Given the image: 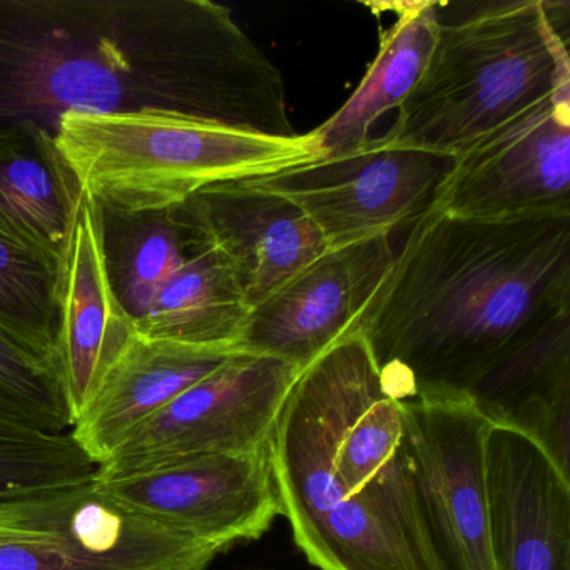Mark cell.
<instances>
[{"mask_svg":"<svg viewBox=\"0 0 570 570\" xmlns=\"http://www.w3.org/2000/svg\"><path fill=\"white\" fill-rule=\"evenodd\" d=\"M235 352L238 348L183 345L136 332L72 425V439L101 465L132 432Z\"/></svg>","mask_w":570,"mask_h":570,"instance_id":"2e32d148","label":"cell"},{"mask_svg":"<svg viewBox=\"0 0 570 570\" xmlns=\"http://www.w3.org/2000/svg\"><path fill=\"white\" fill-rule=\"evenodd\" d=\"M392 236L328 249L249 312L238 350L298 372L356 335L360 316L395 259Z\"/></svg>","mask_w":570,"mask_h":570,"instance_id":"8fae6325","label":"cell"},{"mask_svg":"<svg viewBox=\"0 0 570 570\" xmlns=\"http://www.w3.org/2000/svg\"><path fill=\"white\" fill-rule=\"evenodd\" d=\"M56 145L79 188L118 212H165L199 189L318 159L312 135L266 138L176 112H66Z\"/></svg>","mask_w":570,"mask_h":570,"instance_id":"5b68a950","label":"cell"},{"mask_svg":"<svg viewBox=\"0 0 570 570\" xmlns=\"http://www.w3.org/2000/svg\"><path fill=\"white\" fill-rule=\"evenodd\" d=\"M135 335L106 275L98 205L82 193L59 288L58 355L75 422Z\"/></svg>","mask_w":570,"mask_h":570,"instance_id":"9a60e30c","label":"cell"},{"mask_svg":"<svg viewBox=\"0 0 570 570\" xmlns=\"http://www.w3.org/2000/svg\"><path fill=\"white\" fill-rule=\"evenodd\" d=\"M61 272V262L0 229V326L56 363Z\"/></svg>","mask_w":570,"mask_h":570,"instance_id":"7402d4cb","label":"cell"},{"mask_svg":"<svg viewBox=\"0 0 570 570\" xmlns=\"http://www.w3.org/2000/svg\"><path fill=\"white\" fill-rule=\"evenodd\" d=\"M282 515L320 570H439L413 490L400 403L362 336L296 375L268 445Z\"/></svg>","mask_w":570,"mask_h":570,"instance_id":"3957f363","label":"cell"},{"mask_svg":"<svg viewBox=\"0 0 570 570\" xmlns=\"http://www.w3.org/2000/svg\"><path fill=\"white\" fill-rule=\"evenodd\" d=\"M435 45L385 141L455 156L570 88L569 2L436 4Z\"/></svg>","mask_w":570,"mask_h":570,"instance_id":"277c9868","label":"cell"},{"mask_svg":"<svg viewBox=\"0 0 570 570\" xmlns=\"http://www.w3.org/2000/svg\"><path fill=\"white\" fill-rule=\"evenodd\" d=\"M173 215L222 256L249 312L328 252L298 206L246 181L199 189Z\"/></svg>","mask_w":570,"mask_h":570,"instance_id":"7c38bea8","label":"cell"},{"mask_svg":"<svg viewBox=\"0 0 570 570\" xmlns=\"http://www.w3.org/2000/svg\"><path fill=\"white\" fill-rule=\"evenodd\" d=\"M176 112L293 139L279 69L209 0H0V131Z\"/></svg>","mask_w":570,"mask_h":570,"instance_id":"6da1fadb","label":"cell"},{"mask_svg":"<svg viewBox=\"0 0 570 570\" xmlns=\"http://www.w3.org/2000/svg\"><path fill=\"white\" fill-rule=\"evenodd\" d=\"M248 316L228 265L215 249L199 245L163 286L136 332L183 345L238 348Z\"/></svg>","mask_w":570,"mask_h":570,"instance_id":"ffe728a7","label":"cell"},{"mask_svg":"<svg viewBox=\"0 0 570 570\" xmlns=\"http://www.w3.org/2000/svg\"><path fill=\"white\" fill-rule=\"evenodd\" d=\"M88 487L61 495L0 505V543L46 539L61 532Z\"/></svg>","mask_w":570,"mask_h":570,"instance_id":"d4e9b609","label":"cell"},{"mask_svg":"<svg viewBox=\"0 0 570 570\" xmlns=\"http://www.w3.org/2000/svg\"><path fill=\"white\" fill-rule=\"evenodd\" d=\"M98 208L109 286L136 326L163 286L202 243L175 218L173 208L165 212H118L99 205Z\"/></svg>","mask_w":570,"mask_h":570,"instance_id":"44dd1931","label":"cell"},{"mask_svg":"<svg viewBox=\"0 0 570 570\" xmlns=\"http://www.w3.org/2000/svg\"><path fill=\"white\" fill-rule=\"evenodd\" d=\"M298 373L282 360L238 350L132 432L98 470L128 473L209 453L266 452Z\"/></svg>","mask_w":570,"mask_h":570,"instance_id":"9c48e42d","label":"cell"},{"mask_svg":"<svg viewBox=\"0 0 570 570\" xmlns=\"http://www.w3.org/2000/svg\"><path fill=\"white\" fill-rule=\"evenodd\" d=\"M0 423L48 433L71 432L61 366L0 326Z\"/></svg>","mask_w":570,"mask_h":570,"instance_id":"cb8c5ba5","label":"cell"},{"mask_svg":"<svg viewBox=\"0 0 570 570\" xmlns=\"http://www.w3.org/2000/svg\"><path fill=\"white\" fill-rule=\"evenodd\" d=\"M432 209L482 222L570 215V88L455 156Z\"/></svg>","mask_w":570,"mask_h":570,"instance_id":"30bf717a","label":"cell"},{"mask_svg":"<svg viewBox=\"0 0 570 570\" xmlns=\"http://www.w3.org/2000/svg\"><path fill=\"white\" fill-rule=\"evenodd\" d=\"M453 156L370 138L345 155L245 179L298 206L328 249L409 228L432 209Z\"/></svg>","mask_w":570,"mask_h":570,"instance_id":"8992f818","label":"cell"},{"mask_svg":"<svg viewBox=\"0 0 570 570\" xmlns=\"http://www.w3.org/2000/svg\"><path fill=\"white\" fill-rule=\"evenodd\" d=\"M466 399L490 425L535 442L570 480V315L510 353Z\"/></svg>","mask_w":570,"mask_h":570,"instance_id":"e0dca14e","label":"cell"},{"mask_svg":"<svg viewBox=\"0 0 570 570\" xmlns=\"http://www.w3.org/2000/svg\"><path fill=\"white\" fill-rule=\"evenodd\" d=\"M82 191L56 138L36 128L0 131V229L62 263Z\"/></svg>","mask_w":570,"mask_h":570,"instance_id":"ac0fdd59","label":"cell"},{"mask_svg":"<svg viewBox=\"0 0 570 570\" xmlns=\"http://www.w3.org/2000/svg\"><path fill=\"white\" fill-rule=\"evenodd\" d=\"M439 2H399L392 28L380 38L379 55L352 98L309 132L318 159L345 155L370 139V129L385 112L399 109L425 71L435 45Z\"/></svg>","mask_w":570,"mask_h":570,"instance_id":"d6986e66","label":"cell"},{"mask_svg":"<svg viewBox=\"0 0 570 570\" xmlns=\"http://www.w3.org/2000/svg\"><path fill=\"white\" fill-rule=\"evenodd\" d=\"M487 480L497 570H570V480L546 452L493 426Z\"/></svg>","mask_w":570,"mask_h":570,"instance_id":"4fadbf2b","label":"cell"},{"mask_svg":"<svg viewBox=\"0 0 570 570\" xmlns=\"http://www.w3.org/2000/svg\"><path fill=\"white\" fill-rule=\"evenodd\" d=\"M98 465L69 433L0 423V505L91 485Z\"/></svg>","mask_w":570,"mask_h":570,"instance_id":"603a6c76","label":"cell"},{"mask_svg":"<svg viewBox=\"0 0 570 570\" xmlns=\"http://www.w3.org/2000/svg\"><path fill=\"white\" fill-rule=\"evenodd\" d=\"M218 553L112 505L91 483L61 532L0 543V570H206Z\"/></svg>","mask_w":570,"mask_h":570,"instance_id":"5bb4252c","label":"cell"},{"mask_svg":"<svg viewBox=\"0 0 570 570\" xmlns=\"http://www.w3.org/2000/svg\"><path fill=\"white\" fill-rule=\"evenodd\" d=\"M92 490L131 515L226 550L282 515L268 450L209 453L128 473L96 472Z\"/></svg>","mask_w":570,"mask_h":570,"instance_id":"ba28073f","label":"cell"},{"mask_svg":"<svg viewBox=\"0 0 570 570\" xmlns=\"http://www.w3.org/2000/svg\"><path fill=\"white\" fill-rule=\"evenodd\" d=\"M570 315V215L482 222L430 209L406 228L356 333L396 402L466 396Z\"/></svg>","mask_w":570,"mask_h":570,"instance_id":"7a4b0ae2","label":"cell"},{"mask_svg":"<svg viewBox=\"0 0 570 570\" xmlns=\"http://www.w3.org/2000/svg\"><path fill=\"white\" fill-rule=\"evenodd\" d=\"M403 446L439 570H497L492 549L489 420L466 396L399 402Z\"/></svg>","mask_w":570,"mask_h":570,"instance_id":"52a82bcc","label":"cell"}]
</instances>
